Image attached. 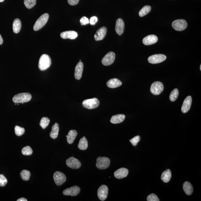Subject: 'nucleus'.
<instances>
[{
	"label": "nucleus",
	"mask_w": 201,
	"mask_h": 201,
	"mask_svg": "<svg viewBox=\"0 0 201 201\" xmlns=\"http://www.w3.org/2000/svg\"><path fill=\"white\" fill-rule=\"evenodd\" d=\"M172 176L170 170L168 169L165 171L162 174L161 179L164 183H168L171 180Z\"/></svg>",
	"instance_id": "nucleus-26"
},
{
	"label": "nucleus",
	"mask_w": 201,
	"mask_h": 201,
	"mask_svg": "<svg viewBox=\"0 0 201 201\" xmlns=\"http://www.w3.org/2000/svg\"><path fill=\"white\" fill-rule=\"evenodd\" d=\"M122 84V82L119 79L113 78L107 81V85L109 88H114L120 86Z\"/></svg>",
	"instance_id": "nucleus-21"
},
{
	"label": "nucleus",
	"mask_w": 201,
	"mask_h": 201,
	"mask_svg": "<svg viewBox=\"0 0 201 201\" xmlns=\"http://www.w3.org/2000/svg\"><path fill=\"white\" fill-rule=\"evenodd\" d=\"M49 18V15L45 13L40 16L36 21L34 25L33 29L34 31H37L41 29L46 24Z\"/></svg>",
	"instance_id": "nucleus-3"
},
{
	"label": "nucleus",
	"mask_w": 201,
	"mask_h": 201,
	"mask_svg": "<svg viewBox=\"0 0 201 201\" xmlns=\"http://www.w3.org/2000/svg\"><path fill=\"white\" fill-rule=\"evenodd\" d=\"M5 0H0V2H4Z\"/></svg>",
	"instance_id": "nucleus-44"
},
{
	"label": "nucleus",
	"mask_w": 201,
	"mask_h": 201,
	"mask_svg": "<svg viewBox=\"0 0 201 201\" xmlns=\"http://www.w3.org/2000/svg\"><path fill=\"white\" fill-rule=\"evenodd\" d=\"M172 26L176 31H182L186 29L187 26V23L184 20H177L173 22Z\"/></svg>",
	"instance_id": "nucleus-6"
},
{
	"label": "nucleus",
	"mask_w": 201,
	"mask_h": 201,
	"mask_svg": "<svg viewBox=\"0 0 201 201\" xmlns=\"http://www.w3.org/2000/svg\"><path fill=\"white\" fill-rule=\"evenodd\" d=\"M79 0H68L69 4L71 5H75L79 3Z\"/></svg>",
	"instance_id": "nucleus-41"
},
{
	"label": "nucleus",
	"mask_w": 201,
	"mask_h": 201,
	"mask_svg": "<svg viewBox=\"0 0 201 201\" xmlns=\"http://www.w3.org/2000/svg\"><path fill=\"white\" fill-rule=\"evenodd\" d=\"M200 69L201 71V65H200Z\"/></svg>",
	"instance_id": "nucleus-45"
},
{
	"label": "nucleus",
	"mask_w": 201,
	"mask_h": 201,
	"mask_svg": "<svg viewBox=\"0 0 201 201\" xmlns=\"http://www.w3.org/2000/svg\"><path fill=\"white\" fill-rule=\"evenodd\" d=\"M110 164V160L109 158L106 157H99L96 159V166L99 169H105L109 167Z\"/></svg>",
	"instance_id": "nucleus-4"
},
{
	"label": "nucleus",
	"mask_w": 201,
	"mask_h": 201,
	"mask_svg": "<svg viewBox=\"0 0 201 201\" xmlns=\"http://www.w3.org/2000/svg\"><path fill=\"white\" fill-rule=\"evenodd\" d=\"M81 189L79 187L75 185L69 188H66L63 191V193L65 196H75L80 193Z\"/></svg>",
	"instance_id": "nucleus-13"
},
{
	"label": "nucleus",
	"mask_w": 201,
	"mask_h": 201,
	"mask_svg": "<svg viewBox=\"0 0 201 201\" xmlns=\"http://www.w3.org/2000/svg\"><path fill=\"white\" fill-rule=\"evenodd\" d=\"M129 170L127 168H122L116 170L114 173V175L116 178L118 179L125 178L128 175Z\"/></svg>",
	"instance_id": "nucleus-16"
},
{
	"label": "nucleus",
	"mask_w": 201,
	"mask_h": 201,
	"mask_svg": "<svg viewBox=\"0 0 201 201\" xmlns=\"http://www.w3.org/2000/svg\"><path fill=\"white\" fill-rule=\"evenodd\" d=\"M108 193V188L106 185H102L99 187L97 191V195L99 200L104 201L107 198Z\"/></svg>",
	"instance_id": "nucleus-12"
},
{
	"label": "nucleus",
	"mask_w": 201,
	"mask_h": 201,
	"mask_svg": "<svg viewBox=\"0 0 201 201\" xmlns=\"http://www.w3.org/2000/svg\"><path fill=\"white\" fill-rule=\"evenodd\" d=\"M107 32V28L105 26L101 27L95 34L94 39L96 41L102 40L105 38Z\"/></svg>",
	"instance_id": "nucleus-15"
},
{
	"label": "nucleus",
	"mask_w": 201,
	"mask_h": 201,
	"mask_svg": "<svg viewBox=\"0 0 201 201\" xmlns=\"http://www.w3.org/2000/svg\"><path fill=\"white\" fill-rule=\"evenodd\" d=\"M192 101V98L190 96H187L185 98L181 107V111L183 113H186L191 108Z\"/></svg>",
	"instance_id": "nucleus-14"
},
{
	"label": "nucleus",
	"mask_w": 201,
	"mask_h": 201,
	"mask_svg": "<svg viewBox=\"0 0 201 201\" xmlns=\"http://www.w3.org/2000/svg\"><path fill=\"white\" fill-rule=\"evenodd\" d=\"M164 86L161 82L156 81L154 82L151 86V93L154 95H159L163 92Z\"/></svg>",
	"instance_id": "nucleus-7"
},
{
	"label": "nucleus",
	"mask_w": 201,
	"mask_h": 201,
	"mask_svg": "<svg viewBox=\"0 0 201 201\" xmlns=\"http://www.w3.org/2000/svg\"><path fill=\"white\" fill-rule=\"evenodd\" d=\"M51 60L47 54H43L40 57L38 63V68L41 71H45L51 66Z\"/></svg>",
	"instance_id": "nucleus-1"
},
{
	"label": "nucleus",
	"mask_w": 201,
	"mask_h": 201,
	"mask_svg": "<svg viewBox=\"0 0 201 201\" xmlns=\"http://www.w3.org/2000/svg\"><path fill=\"white\" fill-rule=\"evenodd\" d=\"M32 99V95L30 93H22L15 95L12 99V100L16 104H23L29 102Z\"/></svg>",
	"instance_id": "nucleus-2"
},
{
	"label": "nucleus",
	"mask_w": 201,
	"mask_h": 201,
	"mask_svg": "<svg viewBox=\"0 0 201 201\" xmlns=\"http://www.w3.org/2000/svg\"><path fill=\"white\" fill-rule=\"evenodd\" d=\"M50 122V120L49 118L44 117L41 118L40 123V125L42 128L45 129L49 126Z\"/></svg>",
	"instance_id": "nucleus-32"
},
{
	"label": "nucleus",
	"mask_w": 201,
	"mask_h": 201,
	"mask_svg": "<svg viewBox=\"0 0 201 201\" xmlns=\"http://www.w3.org/2000/svg\"><path fill=\"white\" fill-rule=\"evenodd\" d=\"M166 57L163 54H156L150 56L148 59L149 63L157 64L161 63L166 60Z\"/></svg>",
	"instance_id": "nucleus-10"
},
{
	"label": "nucleus",
	"mask_w": 201,
	"mask_h": 201,
	"mask_svg": "<svg viewBox=\"0 0 201 201\" xmlns=\"http://www.w3.org/2000/svg\"><path fill=\"white\" fill-rule=\"evenodd\" d=\"M88 147V141L85 136L82 138L79 141L78 148L80 150L84 151L86 150Z\"/></svg>",
	"instance_id": "nucleus-27"
},
{
	"label": "nucleus",
	"mask_w": 201,
	"mask_h": 201,
	"mask_svg": "<svg viewBox=\"0 0 201 201\" xmlns=\"http://www.w3.org/2000/svg\"><path fill=\"white\" fill-rule=\"evenodd\" d=\"M32 152H33V151L32 148L29 146H26L23 148L22 150V153L24 155H32Z\"/></svg>",
	"instance_id": "nucleus-34"
},
{
	"label": "nucleus",
	"mask_w": 201,
	"mask_h": 201,
	"mask_svg": "<svg viewBox=\"0 0 201 201\" xmlns=\"http://www.w3.org/2000/svg\"><path fill=\"white\" fill-rule=\"evenodd\" d=\"M59 130V124L56 123L52 126V128H51V132L50 133V138L53 139H56L57 137H58Z\"/></svg>",
	"instance_id": "nucleus-23"
},
{
	"label": "nucleus",
	"mask_w": 201,
	"mask_h": 201,
	"mask_svg": "<svg viewBox=\"0 0 201 201\" xmlns=\"http://www.w3.org/2000/svg\"><path fill=\"white\" fill-rule=\"evenodd\" d=\"M82 105L85 108L88 109H93L97 108L99 105V101L97 99H85L82 102Z\"/></svg>",
	"instance_id": "nucleus-5"
},
{
	"label": "nucleus",
	"mask_w": 201,
	"mask_h": 201,
	"mask_svg": "<svg viewBox=\"0 0 201 201\" xmlns=\"http://www.w3.org/2000/svg\"><path fill=\"white\" fill-rule=\"evenodd\" d=\"M78 133L76 130H72L69 132L68 135L67 136V142L69 144H72L74 143L76 136H77Z\"/></svg>",
	"instance_id": "nucleus-24"
},
{
	"label": "nucleus",
	"mask_w": 201,
	"mask_h": 201,
	"mask_svg": "<svg viewBox=\"0 0 201 201\" xmlns=\"http://www.w3.org/2000/svg\"><path fill=\"white\" fill-rule=\"evenodd\" d=\"M80 23L82 25H85L90 23V21L86 17H83L81 18Z\"/></svg>",
	"instance_id": "nucleus-39"
},
{
	"label": "nucleus",
	"mask_w": 201,
	"mask_h": 201,
	"mask_svg": "<svg viewBox=\"0 0 201 201\" xmlns=\"http://www.w3.org/2000/svg\"><path fill=\"white\" fill-rule=\"evenodd\" d=\"M179 96L178 90L177 88L174 89L170 94L169 99L171 101L174 102L176 100Z\"/></svg>",
	"instance_id": "nucleus-30"
},
{
	"label": "nucleus",
	"mask_w": 201,
	"mask_h": 201,
	"mask_svg": "<svg viewBox=\"0 0 201 201\" xmlns=\"http://www.w3.org/2000/svg\"><path fill=\"white\" fill-rule=\"evenodd\" d=\"M21 21L18 18L14 20L13 23V32L15 33H18L20 32L21 28Z\"/></svg>",
	"instance_id": "nucleus-28"
},
{
	"label": "nucleus",
	"mask_w": 201,
	"mask_h": 201,
	"mask_svg": "<svg viewBox=\"0 0 201 201\" xmlns=\"http://www.w3.org/2000/svg\"><path fill=\"white\" fill-rule=\"evenodd\" d=\"M84 69V64L81 62H79L76 65L75 72V77L77 80H80L82 77Z\"/></svg>",
	"instance_id": "nucleus-20"
},
{
	"label": "nucleus",
	"mask_w": 201,
	"mask_h": 201,
	"mask_svg": "<svg viewBox=\"0 0 201 201\" xmlns=\"http://www.w3.org/2000/svg\"><path fill=\"white\" fill-rule=\"evenodd\" d=\"M183 189L185 193L188 195H191L193 193V187L189 182H184L183 185Z\"/></svg>",
	"instance_id": "nucleus-25"
},
{
	"label": "nucleus",
	"mask_w": 201,
	"mask_h": 201,
	"mask_svg": "<svg viewBox=\"0 0 201 201\" xmlns=\"http://www.w3.org/2000/svg\"><path fill=\"white\" fill-rule=\"evenodd\" d=\"M66 164L68 167L73 169H78L81 166V163L77 159L71 157L69 158L66 161Z\"/></svg>",
	"instance_id": "nucleus-11"
},
{
	"label": "nucleus",
	"mask_w": 201,
	"mask_h": 201,
	"mask_svg": "<svg viewBox=\"0 0 201 201\" xmlns=\"http://www.w3.org/2000/svg\"><path fill=\"white\" fill-rule=\"evenodd\" d=\"M53 179L56 185L60 186L65 183L66 177L63 173L60 171H56L53 175Z\"/></svg>",
	"instance_id": "nucleus-8"
},
{
	"label": "nucleus",
	"mask_w": 201,
	"mask_h": 201,
	"mask_svg": "<svg viewBox=\"0 0 201 201\" xmlns=\"http://www.w3.org/2000/svg\"><path fill=\"white\" fill-rule=\"evenodd\" d=\"M147 200L148 201H159L160 200L156 195L152 193L148 196Z\"/></svg>",
	"instance_id": "nucleus-38"
},
{
	"label": "nucleus",
	"mask_w": 201,
	"mask_h": 201,
	"mask_svg": "<svg viewBox=\"0 0 201 201\" xmlns=\"http://www.w3.org/2000/svg\"><path fill=\"white\" fill-rule=\"evenodd\" d=\"M98 19L97 17L96 16H93L92 17L90 18V23L92 25H94L97 22Z\"/></svg>",
	"instance_id": "nucleus-40"
},
{
	"label": "nucleus",
	"mask_w": 201,
	"mask_h": 201,
	"mask_svg": "<svg viewBox=\"0 0 201 201\" xmlns=\"http://www.w3.org/2000/svg\"><path fill=\"white\" fill-rule=\"evenodd\" d=\"M116 55L113 52H109L106 54L105 56L103 58L102 60V63L103 65L105 66H109L111 65L114 62Z\"/></svg>",
	"instance_id": "nucleus-9"
},
{
	"label": "nucleus",
	"mask_w": 201,
	"mask_h": 201,
	"mask_svg": "<svg viewBox=\"0 0 201 201\" xmlns=\"http://www.w3.org/2000/svg\"><path fill=\"white\" fill-rule=\"evenodd\" d=\"M3 43V39L1 35V34H0V45L2 44Z\"/></svg>",
	"instance_id": "nucleus-43"
},
{
	"label": "nucleus",
	"mask_w": 201,
	"mask_h": 201,
	"mask_svg": "<svg viewBox=\"0 0 201 201\" xmlns=\"http://www.w3.org/2000/svg\"><path fill=\"white\" fill-rule=\"evenodd\" d=\"M27 199L24 197H22L21 198L18 199L17 201H27Z\"/></svg>",
	"instance_id": "nucleus-42"
},
{
	"label": "nucleus",
	"mask_w": 201,
	"mask_h": 201,
	"mask_svg": "<svg viewBox=\"0 0 201 201\" xmlns=\"http://www.w3.org/2000/svg\"><path fill=\"white\" fill-rule=\"evenodd\" d=\"M7 179L2 174H0V186L4 187L7 184Z\"/></svg>",
	"instance_id": "nucleus-36"
},
{
	"label": "nucleus",
	"mask_w": 201,
	"mask_h": 201,
	"mask_svg": "<svg viewBox=\"0 0 201 201\" xmlns=\"http://www.w3.org/2000/svg\"><path fill=\"white\" fill-rule=\"evenodd\" d=\"M36 0H24V4L26 8L31 9L35 5Z\"/></svg>",
	"instance_id": "nucleus-33"
},
{
	"label": "nucleus",
	"mask_w": 201,
	"mask_h": 201,
	"mask_svg": "<svg viewBox=\"0 0 201 201\" xmlns=\"http://www.w3.org/2000/svg\"><path fill=\"white\" fill-rule=\"evenodd\" d=\"M78 34L77 32L74 31H69L62 32L60 36L63 39H70L71 40L75 39L77 38Z\"/></svg>",
	"instance_id": "nucleus-18"
},
{
	"label": "nucleus",
	"mask_w": 201,
	"mask_h": 201,
	"mask_svg": "<svg viewBox=\"0 0 201 201\" xmlns=\"http://www.w3.org/2000/svg\"><path fill=\"white\" fill-rule=\"evenodd\" d=\"M141 140V137L139 136H137L130 140V142L133 146H136Z\"/></svg>",
	"instance_id": "nucleus-37"
},
{
	"label": "nucleus",
	"mask_w": 201,
	"mask_h": 201,
	"mask_svg": "<svg viewBox=\"0 0 201 201\" xmlns=\"http://www.w3.org/2000/svg\"><path fill=\"white\" fill-rule=\"evenodd\" d=\"M25 132V130L24 128L18 126H15V133L17 136H21Z\"/></svg>",
	"instance_id": "nucleus-35"
},
{
	"label": "nucleus",
	"mask_w": 201,
	"mask_h": 201,
	"mask_svg": "<svg viewBox=\"0 0 201 201\" xmlns=\"http://www.w3.org/2000/svg\"><path fill=\"white\" fill-rule=\"evenodd\" d=\"M20 176L23 180L26 181L29 180L30 178V172L27 170H23L20 173Z\"/></svg>",
	"instance_id": "nucleus-31"
},
{
	"label": "nucleus",
	"mask_w": 201,
	"mask_h": 201,
	"mask_svg": "<svg viewBox=\"0 0 201 201\" xmlns=\"http://www.w3.org/2000/svg\"><path fill=\"white\" fill-rule=\"evenodd\" d=\"M126 116L125 115L123 114H118L114 115L112 117L110 120V122L113 124L120 123L124 121Z\"/></svg>",
	"instance_id": "nucleus-22"
},
{
	"label": "nucleus",
	"mask_w": 201,
	"mask_h": 201,
	"mask_svg": "<svg viewBox=\"0 0 201 201\" xmlns=\"http://www.w3.org/2000/svg\"><path fill=\"white\" fill-rule=\"evenodd\" d=\"M124 23L122 19L118 18L117 20L115 30L116 33L120 35L123 33L124 30Z\"/></svg>",
	"instance_id": "nucleus-17"
},
{
	"label": "nucleus",
	"mask_w": 201,
	"mask_h": 201,
	"mask_svg": "<svg viewBox=\"0 0 201 201\" xmlns=\"http://www.w3.org/2000/svg\"><path fill=\"white\" fill-rule=\"evenodd\" d=\"M151 10V7L150 6L146 5L144 6L142 9L140 11L139 15L140 17H143L150 12Z\"/></svg>",
	"instance_id": "nucleus-29"
},
{
	"label": "nucleus",
	"mask_w": 201,
	"mask_h": 201,
	"mask_svg": "<svg viewBox=\"0 0 201 201\" xmlns=\"http://www.w3.org/2000/svg\"><path fill=\"white\" fill-rule=\"evenodd\" d=\"M158 41V37L155 35H150L145 37L143 40V44L148 46L156 43Z\"/></svg>",
	"instance_id": "nucleus-19"
}]
</instances>
